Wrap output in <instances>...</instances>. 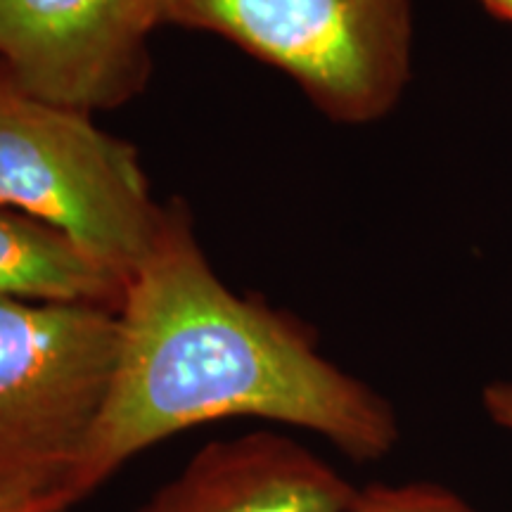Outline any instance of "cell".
Returning a JSON list of instances; mask_svg holds the SVG:
<instances>
[{"label": "cell", "mask_w": 512, "mask_h": 512, "mask_svg": "<svg viewBox=\"0 0 512 512\" xmlns=\"http://www.w3.org/2000/svg\"><path fill=\"white\" fill-rule=\"evenodd\" d=\"M226 418L302 427L356 460L387 456L399 439L392 406L320 356L297 320L223 283L174 202L126 280L117 366L76 501L157 441Z\"/></svg>", "instance_id": "cell-1"}, {"label": "cell", "mask_w": 512, "mask_h": 512, "mask_svg": "<svg viewBox=\"0 0 512 512\" xmlns=\"http://www.w3.org/2000/svg\"><path fill=\"white\" fill-rule=\"evenodd\" d=\"M0 207L60 230L124 283L166 214L126 140L102 131L91 112L29 93L3 64Z\"/></svg>", "instance_id": "cell-2"}, {"label": "cell", "mask_w": 512, "mask_h": 512, "mask_svg": "<svg viewBox=\"0 0 512 512\" xmlns=\"http://www.w3.org/2000/svg\"><path fill=\"white\" fill-rule=\"evenodd\" d=\"M117 354L119 313L0 299V494L76 501Z\"/></svg>", "instance_id": "cell-3"}, {"label": "cell", "mask_w": 512, "mask_h": 512, "mask_svg": "<svg viewBox=\"0 0 512 512\" xmlns=\"http://www.w3.org/2000/svg\"><path fill=\"white\" fill-rule=\"evenodd\" d=\"M159 24L228 38L337 124L387 117L411 79L408 0H159Z\"/></svg>", "instance_id": "cell-4"}, {"label": "cell", "mask_w": 512, "mask_h": 512, "mask_svg": "<svg viewBox=\"0 0 512 512\" xmlns=\"http://www.w3.org/2000/svg\"><path fill=\"white\" fill-rule=\"evenodd\" d=\"M159 0H0V64L29 93L117 110L150 76Z\"/></svg>", "instance_id": "cell-5"}, {"label": "cell", "mask_w": 512, "mask_h": 512, "mask_svg": "<svg viewBox=\"0 0 512 512\" xmlns=\"http://www.w3.org/2000/svg\"><path fill=\"white\" fill-rule=\"evenodd\" d=\"M356 494L294 439L252 432L200 448L140 512H344Z\"/></svg>", "instance_id": "cell-6"}, {"label": "cell", "mask_w": 512, "mask_h": 512, "mask_svg": "<svg viewBox=\"0 0 512 512\" xmlns=\"http://www.w3.org/2000/svg\"><path fill=\"white\" fill-rule=\"evenodd\" d=\"M126 283L67 235L0 207V299L98 306L119 313Z\"/></svg>", "instance_id": "cell-7"}, {"label": "cell", "mask_w": 512, "mask_h": 512, "mask_svg": "<svg viewBox=\"0 0 512 512\" xmlns=\"http://www.w3.org/2000/svg\"><path fill=\"white\" fill-rule=\"evenodd\" d=\"M344 512H475L453 491L434 484L368 486Z\"/></svg>", "instance_id": "cell-8"}, {"label": "cell", "mask_w": 512, "mask_h": 512, "mask_svg": "<svg viewBox=\"0 0 512 512\" xmlns=\"http://www.w3.org/2000/svg\"><path fill=\"white\" fill-rule=\"evenodd\" d=\"M76 501L67 494H0V512H67Z\"/></svg>", "instance_id": "cell-9"}, {"label": "cell", "mask_w": 512, "mask_h": 512, "mask_svg": "<svg viewBox=\"0 0 512 512\" xmlns=\"http://www.w3.org/2000/svg\"><path fill=\"white\" fill-rule=\"evenodd\" d=\"M484 408L498 427L512 432V382H494L482 394Z\"/></svg>", "instance_id": "cell-10"}, {"label": "cell", "mask_w": 512, "mask_h": 512, "mask_svg": "<svg viewBox=\"0 0 512 512\" xmlns=\"http://www.w3.org/2000/svg\"><path fill=\"white\" fill-rule=\"evenodd\" d=\"M482 3L494 12L496 17L505 19V22H512V0H482Z\"/></svg>", "instance_id": "cell-11"}]
</instances>
